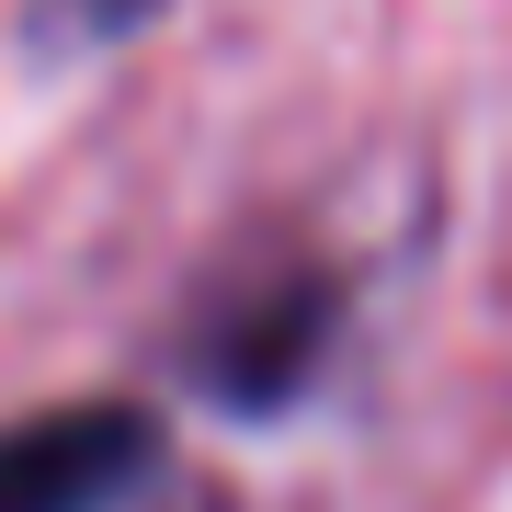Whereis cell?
Listing matches in <instances>:
<instances>
[{"instance_id":"1","label":"cell","mask_w":512,"mask_h":512,"mask_svg":"<svg viewBox=\"0 0 512 512\" xmlns=\"http://www.w3.org/2000/svg\"><path fill=\"white\" fill-rule=\"evenodd\" d=\"M160 478V421L137 399H69L0 433V512H126Z\"/></svg>"},{"instance_id":"2","label":"cell","mask_w":512,"mask_h":512,"mask_svg":"<svg viewBox=\"0 0 512 512\" xmlns=\"http://www.w3.org/2000/svg\"><path fill=\"white\" fill-rule=\"evenodd\" d=\"M330 319H342V296H330L319 274L239 285V296H217V308L194 319V376L217 387L228 410H285V399H308Z\"/></svg>"}]
</instances>
